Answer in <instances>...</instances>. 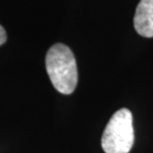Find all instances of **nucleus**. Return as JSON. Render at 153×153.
Segmentation results:
<instances>
[{"mask_svg":"<svg viewBox=\"0 0 153 153\" xmlns=\"http://www.w3.org/2000/svg\"><path fill=\"white\" fill-rule=\"evenodd\" d=\"M46 69L54 88L61 94H71L78 84V68L72 50L64 44H55L46 56Z\"/></svg>","mask_w":153,"mask_h":153,"instance_id":"f257e3e1","label":"nucleus"},{"mask_svg":"<svg viewBox=\"0 0 153 153\" xmlns=\"http://www.w3.org/2000/svg\"><path fill=\"white\" fill-rule=\"evenodd\" d=\"M134 28L143 37H153V0H140L134 15Z\"/></svg>","mask_w":153,"mask_h":153,"instance_id":"7ed1b4c3","label":"nucleus"},{"mask_svg":"<svg viewBox=\"0 0 153 153\" xmlns=\"http://www.w3.org/2000/svg\"><path fill=\"white\" fill-rule=\"evenodd\" d=\"M6 39H7V36H6V31L3 27L0 25V45L4 44Z\"/></svg>","mask_w":153,"mask_h":153,"instance_id":"20e7f679","label":"nucleus"},{"mask_svg":"<svg viewBox=\"0 0 153 153\" xmlns=\"http://www.w3.org/2000/svg\"><path fill=\"white\" fill-rule=\"evenodd\" d=\"M134 142L132 114L121 108L106 124L102 137V147L105 153H129Z\"/></svg>","mask_w":153,"mask_h":153,"instance_id":"f03ea898","label":"nucleus"}]
</instances>
